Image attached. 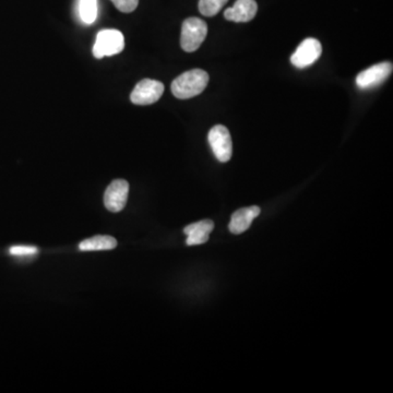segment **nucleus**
<instances>
[{"label": "nucleus", "mask_w": 393, "mask_h": 393, "mask_svg": "<svg viewBox=\"0 0 393 393\" xmlns=\"http://www.w3.org/2000/svg\"><path fill=\"white\" fill-rule=\"evenodd\" d=\"M209 83L208 72L201 69H192L184 72L172 83V93L179 100H188L206 90Z\"/></svg>", "instance_id": "obj_1"}, {"label": "nucleus", "mask_w": 393, "mask_h": 393, "mask_svg": "<svg viewBox=\"0 0 393 393\" xmlns=\"http://www.w3.org/2000/svg\"><path fill=\"white\" fill-rule=\"evenodd\" d=\"M208 34V26L199 18H188L182 22L180 46L187 52H196Z\"/></svg>", "instance_id": "obj_2"}, {"label": "nucleus", "mask_w": 393, "mask_h": 393, "mask_svg": "<svg viewBox=\"0 0 393 393\" xmlns=\"http://www.w3.org/2000/svg\"><path fill=\"white\" fill-rule=\"evenodd\" d=\"M125 48V38L118 30H102L99 32L93 46V56L97 60L114 56Z\"/></svg>", "instance_id": "obj_3"}, {"label": "nucleus", "mask_w": 393, "mask_h": 393, "mask_svg": "<svg viewBox=\"0 0 393 393\" xmlns=\"http://www.w3.org/2000/svg\"><path fill=\"white\" fill-rule=\"evenodd\" d=\"M208 140L218 161L222 163L230 161L233 155V143L230 131L226 126H214V128L209 131Z\"/></svg>", "instance_id": "obj_4"}, {"label": "nucleus", "mask_w": 393, "mask_h": 393, "mask_svg": "<svg viewBox=\"0 0 393 393\" xmlns=\"http://www.w3.org/2000/svg\"><path fill=\"white\" fill-rule=\"evenodd\" d=\"M163 93V83L152 79H143L138 82L131 92V101L135 105H151L157 103Z\"/></svg>", "instance_id": "obj_5"}, {"label": "nucleus", "mask_w": 393, "mask_h": 393, "mask_svg": "<svg viewBox=\"0 0 393 393\" xmlns=\"http://www.w3.org/2000/svg\"><path fill=\"white\" fill-rule=\"evenodd\" d=\"M322 46L316 38H308L304 40L291 57V62L297 68L304 69L315 64L321 56Z\"/></svg>", "instance_id": "obj_6"}, {"label": "nucleus", "mask_w": 393, "mask_h": 393, "mask_svg": "<svg viewBox=\"0 0 393 393\" xmlns=\"http://www.w3.org/2000/svg\"><path fill=\"white\" fill-rule=\"evenodd\" d=\"M129 184L125 179H115L105 190L104 204L109 211L121 212L128 199Z\"/></svg>", "instance_id": "obj_7"}, {"label": "nucleus", "mask_w": 393, "mask_h": 393, "mask_svg": "<svg viewBox=\"0 0 393 393\" xmlns=\"http://www.w3.org/2000/svg\"><path fill=\"white\" fill-rule=\"evenodd\" d=\"M392 68L391 62L374 65L358 74V76L356 77V86L362 90H368V89L378 87L389 78L392 72Z\"/></svg>", "instance_id": "obj_8"}, {"label": "nucleus", "mask_w": 393, "mask_h": 393, "mask_svg": "<svg viewBox=\"0 0 393 393\" xmlns=\"http://www.w3.org/2000/svg\"><path fill=\"white\" fill-rule=\"evenodd\" d=\"M258 5L255 0H236L232 8L224 11V18L228 21L249 22L256 17Z\"/></svg>", "instance_id": "obj_9"}, {"label": "nucleus", "mask_w": 393, "mask_h": 393, "mask_svg": "<svg viewBox=\"0 0 393 393\" xmlns=\"http://www.w3.org/2000/svg\"><path fill=\"white\" fill-rule=\"evenodd\" d=\"M260 208L257 206H249V208H243L234 212L231 218L230 228L233 234H242L246 232L251 226V223L257 216L260 214Z\"/></svg>", "instance_id": "obj_10"}, {"label": "nucleus", "mask_w": 393, "mask_h": 393, "mask_svg": "<svg viewBox=\"0 0 393 393\" xmlns=\"http://www.w3.org/2000/svg\"><path fill=\"white\" fill-rule=\"evenodd\" d=\"M214 228V221L204 220L192 223L184 228V233L187 235L188 246H196L208 242L209 236Z\"/></svg>", "instance_id": "obj_11"}, {"label": "nucleus", "mask_w": 393, "mask_h": 393, "mask_svg": "<svg viewBox=\"0 0 393 393\" xmlns=\"http://www.w3.org/2000/svg\"><path fill=\"white\" fill-rule=\"evenodd\" d=\"M116 246L117 240L114 237L97 235L81 242L79 249L82 251L111 250L116 248Z\"/></svg>", "instance_id": "obj_12"}, {"label": "nucleus", "mask_w": 393, "mask_h": 393, "mask_svg": "<svg viewBox=\"0 0 393 393\" xmlns=\"http://www.w3.org/2000/svg\"><path fill=\"white\" fill-rule=\"evenodd\" d=\"M77 12L82 23L87 26L94 23L99 13L97 0H78Z\"/></svg>", "instance_id": "obj_13"}, {"label": "nucleus", "mask_w": 393, "mask_h": 393, "mask_svg": "<svg viewBox=\"0 0 393 393\" xmlns=\"http://www.w3.org/2000/svg\"><path fill=\"white\" fill-rule=\"evenodd\" d=\"M228 0H199V11L206 17H214L218 15Z\"/></svg>", "instance_id": "obj_14"}, {"label": "nucleus", "mask_w": 393, "mask_h": 393, "mask_svg": "<svg viewBox=\"0 0 393 393\" xmlns=\"http://www.w3.org/2000/svg\"><path fill=\"white\" fill-rule=\"evenodd\" d=\"M10 255L15 257H28L34 256L38 254V248L34 246H26V245H19V246H12L9 249Z\"/></svg>", "instance_id": "obj_15"}, {"label": "nucleus", "mask_w": 393, "mask_h": 393, "mask_svg": "<svg viewBox=\"0 0 393 393\" xmlns=\"http://www.w3.org/2000/svg\"><path fill=\"white\" fill-rule=\"evenodd\" d=\"M115 7L123 13H131L137 9L139 0H111Z\"/></svg>", "instance_id": "obj_16"}]
</instances>
